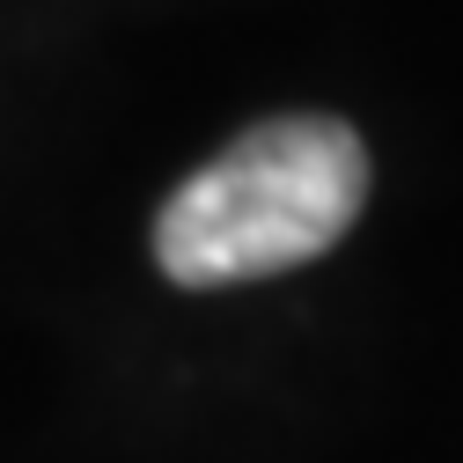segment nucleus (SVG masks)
<instances>
[{
  "mask_svg": "<svg viewBox=\"0 0 463 463\" xmlns=\"http://www.w3.org/2000/svg\"><path fill=\"white\" fill-rule=\"evenodd\" d=\"M368 206V147L338 118H265L169 192L155 258L177 287H236L324 258Z\"/></svg>",
  "mask_w": 463,
  "mask_h": 463,
  "instance_id": "f257e3e1",
  "label": "nucleus"
}]
</instances>
